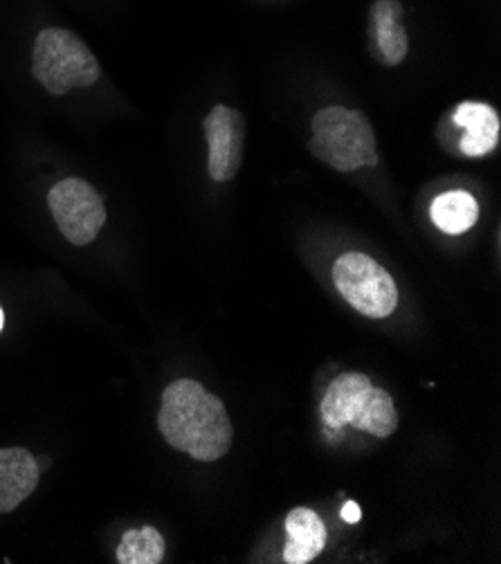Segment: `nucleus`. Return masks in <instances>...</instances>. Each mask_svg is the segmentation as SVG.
<instances>
[{
    "label": "nucleus",
    "instance_id": "nucleus-1",
    "mask_svg": "<svg viewBox=\"0 0 501 564\" xmlns=\"http://www.w3.org/2000/svg\"><path fill=\"white\" fill-rule=\"evenodd\" d=\"M157 427L174 449L203 464L226 457L235 441L226 405L192 378H181L164 389Z\"/></svg>",
    "mask_w": 501,
    "mask_h": 564
},
{
    "label": "nucleus",
    "instance_id": "nucleus-2",
    "mask_svg": "<svg viewBox=\"0 0 501 564\" xmlns=\"http://www.w3.org/2000/svg\"><path fill=\"white\" fill-rule=\"evenodd\" d=\"M322 421L328 430L351 425L378 438H389L399 430L394 399L371 384L364 373H342L333 380L319 403Z\"/></svg>",
    "mask_w": 501,
    "mask_h": 564
},
{
    "label": "nucleus",
    "instance_id": "nucleus-3",
    "mask_svg": "<svg viewBox=\"0 0 501 564\" xmlns=\"http://www.w3.org/2000/svg\"><path fill=\"white\" fill-rule=\"evenodd\" d=\"M308 151L340 174H351L380 162L369 120L360 110L345 106H326L315 112Z\"/></svg>",
    "mask_w": 501,
    "mask_h": 564
},
{
    "label": "nucleus",
    "instance_id": "nucleus-4",
    "mask_svg": "<svg viewBox=\"0 0 501 564\" xmlns=\"http://www.w3.org/2000/svg\"><path fill=\"white\" fill-rule=\"evenodd\" d=\"M32 75L47 93L66 95L97 84L101 70L95 54L77 34L62 28H45L34 41Z\"/></svg>",
    "mask_w": 501,
    "mask_h": 564
},
{
    "label": "nucleus",
    "instance_id": "nucleus-5",
    "mask_svg": "<svg viewBox=\"0 0 501 564\" xmlns=\"http://www.w3.org/2000/svg\"><path fill=\"white\" fill-rule=\"evenodd\" d=\"M333 284L345 302L360 315L384 319L399 306L394 276L375 259L362 252H347L333 263Z\"/></svg>",
    "mask_w": 501,
    "mask_h": 564
},
{
    "label": "nucleus",
    "instance_id": "nucleus-6",
    "mask_svg": "<svg viewBox=\"0 0 501 564\" xmlns=\"http://www.w3.org/2000/svg\"><path fill=\"white\" fill-rule=\"evenodd\" d=\"M47 205L57 228L73 246H88L106 223V207L97 189L81 178H66L47 194Z\"/></svg>",
    "mask_w": 501,
    "mask_h": 564
},
{
    "label": "nucleus",
    "instance_id": "nucleus-7",
    "mask_svg": "<svg viewBox=\"0 0 501 564\" xmlns=\"http://www.w3.org/2000/svg\"><path fill=\"white\" fill-rule=\"evenodd\" d=\"M205 140L209 147L207 169L214 183H228L237 178L243 164L246 122L239 110L230 106H214L203 122Z\"/></svg>",
    "mask_w": 501,
    "mask_h": 564
},
{
    "label": "nucleus",
    "instance_id": "nucleus-8",
    "mask_svg": "<svg viewBox=\"0 0 501 564\" xmlns=\"http://www.w3.org/2000/svg\"><path fill=\"white\" fill-rule=\"evenodd\" d=\"M41 470L25 447L0 449V513H12L39 488Z\"/></svg>",
    "mask_w": 501,
    "mask_h": 564
},
{
    "label": "nucleus",
    "instance_id": "nucleus-9",
    "mask_svg": "<svg viewBox=\"0 0 501 564\" xmlns=\"http://www.w3.org/2000/svg\"><path fill=\"white\" fill-rule=\"evenodd\" d=\"M455 124L461 131V153L483 158L499 144V116L497 110L481 101H464L455 108Z\"/></svg>",
    "mask_w": 501,
    "mask_h": 564
},
{
    "label": "nucleus",
    "instance_id": "nucleus-10",
    "mask_svg": "<svg viewBox=\"0 0 501 564\" xmlns=\"http://www.w3.org/2000/svg\"><path fill=\"white\" fill-rule=\"evenodd\" d=\"M403 14L401 0H375L371 8V34L384 66H401L407 56L410 41L401 23Z\"/></svg>",
    "mask_w": 501,
    "mask_h": 564
},
{
    "label": "nucleus",
    "instance_id": "nucleus-11",
    "mask_svg": "<svg viewBox=\"0 0 501 564\" xmlns=\"http://www.w3.org/2000/svg\"><path fill=\"white\" fill-rule=\"evenodd\" d=\"M286 546H284V562L288 564H308L313 562L326 546L328 533L322 518L299 506L291 511L286 518Z\"/></svg>",
    "mask_w": 501,
    "mask_h": 564
},
{
    "label": "nucleus",
    "instance_id": "nucleus-12",
    "mask_svg": "<svg viewBox=\"0 0 501 564\" xmlns=\"http://www.w3.org/2000/svg\"><path fill=\"white\" fill-rule=\"evenodd\" d=\"M429 216L440 232L455 237L475 228L479 218V205L468 192H445L432 203Z\"/></svg>",
    "mask_w": 501,
    "mask_h": 564
},
{
    "label": "nucleus",
    "instance_id": "nucleus-13",
    "mask_svg": "<svg viewBox=\"0 0 501 564\" xmlns=\"http://www.w3.org/2000/svg\"><path fill=\"white\" fill-rule=\"evenodd\" d=\"M164 538L153 527L129 529L118 546L120 564H160L164 560Z\"/></svg>",
    "mask_w": 501,
    "mask_h": 564
},
{
    "label": "nucleus",
    "instance_id": "nucleus-14",
    "mask_svg": "<svg viewBox=\"0 0 501 564\" xmlns=\"http://www.w3.org/2000/svg\"><path fill=\"white\" fill-rule=\"evenodd\" d=\"M360 518H362V511H360V506H358L356 501H347V503L342 506V520H345V522L356 524V522H360Z\"/></svg>",
    "mask_w": 501,
    "mask_h": 564
},
{
    "label": "nucleus",
    "instance_id": "nucleus-15",
    "mask_svg": "<svg viewBox=\"0 0 501 564\" xmlns=\"http://www.w3.org/2000/svg\"><path fill=\"white\" fill-rule=\"evenodd\" d=\"M3 326H6V313L0 308V330H3Z\"/></svg>",
    "mask_w": 501,
    "mask_h": 564
}]
</instances>
